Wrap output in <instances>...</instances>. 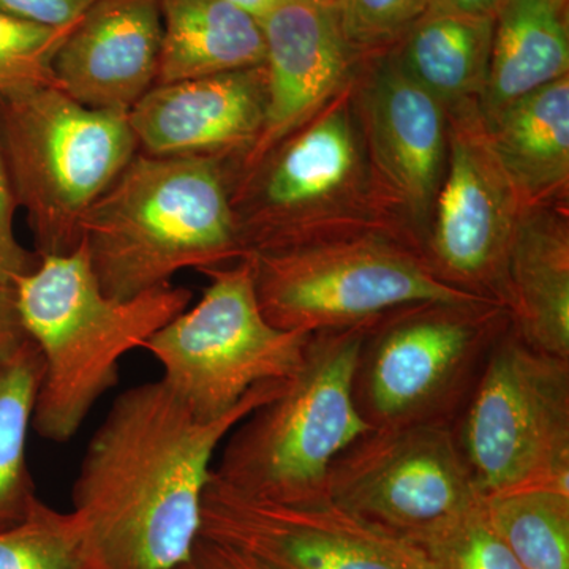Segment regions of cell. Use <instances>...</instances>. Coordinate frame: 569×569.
Returning <instances> with one entry per match:
<instances>
[{"label": "cell", "instance_id": "44dd1931", "mask_svg": "<svg viewBox=\"0 0 569 569\" xmlns=\"http://www.w3.org/2000/svg\"><path fill=\"white\" fill-rule=\"evenodd\" d=\"M162 48L156 86L263 66L260 18L228 0H160Z\"/></svg>", "mask_w": 569, "mask_h": 569}, {"label": "cell", "instance_id": "8992f818", "mask_svg": "<svg viewBox=\"0 0 569 569\" xmlns=\"http://www.w3.org/2000/svg\"><path fill=\"white\" fill-rule=\"evenodd\" d=\"M0 149L39 257L78 249L82 217L140 151L127 112L52 86L0 103Z\"/></svg>", "mask_w": 569, "mask_h": 569}, {"label": "cell", "instance_id": "484cf974", "mask_svg": "<svg viewBox=\"0 0 569 569\" xmlns=\"http://www.w3.org/2000/svg\"><path fill=\"white\" fill-rule=\"evenodd\" d=\"M73 29H52L0 10V103L59 88L54 59Z\"/></svg>", "mask_w": 569, "mask_h": 569}, {"label": "cell", "instance_id": "f546056e", "mask_svg": "<svg viewBox=\"0 0 569 569\" xmlns=\"http://www.w3.org/2000/svg\"><path fill=\"white\" fill-rule=\"evenodd\" d=\"M97 0H0V10L52 29H73Z\"/></svg>", "mask_w": 569, "mask_h": 569}, {"label": "cell", "instance_id": "d4e9b609", "mask_svg": "<svg viewBox=\"0 0 569 569\" xmlns=\"http://www.w3.org/2000/svg\"><path fill=\"white\" fill-rule=\"evenodd\" d=\"M0 569H110L77 511L37 498L21 522L0 531Z\"/></svg>", "mask_w": 569, "mask_h": 569}, {"label": "cell", "instance_id": "7a4b0ae2", "mask_svg": "<svg viewBox=\"0 0 569 569\" xmlns=\"http://www.w3.org/2000/svg\"><path fill=\"white\" fill-rule=\"evenodd\" d=\"M231 189L224 160L134 153L81 220L80 244L103 293L130 299L183 269L244 258Z\"/></svg>", "mask_w": 569, "mask_h": 569}, {"label": "cell", "instance_id": "9c48e42d", "mask_svg": "<svg viewBox=\"0 0 569 569\" xmlns=\"http://www.w3.org/2000/svg\"><path fill=\"white\" fill-rule=\"evenodd\" d=\"M200 272L209 277L200 301L159 329L142 350L162 367L164 387L194 417L212 421L258 385L293 377L312 335L284 331L264 317L249 258Z\"/></svg>", "mask_w": 569, "mask_h": 569}, {"label": "cell", "instance_id": "836d02e7", "mask_svg": "<svg viewBox=\"0 0 569 569\" xmlns=\"http://www.w3.org/2000/svg\"><path fill=\"white\" fill-rule=\"evenodd\" d=\"M228 2L236 3V6L249 11L260 20L276 6L274 0H228Z\"/></svg>", "mask_w": 569, "mask_h": 569}, {"label": "cell", "instance_id": "d590c367", "mask_svg": "<svg viewBox=\"0 0 569 569\" xmlns=\"http://www.w3.org/2000/svg\"><path fill=\"white\" fill-rule=\"evenodd\" d=\"M176 569H192V568H190V563H187V565H183V567H179Z\"/></svg>", "mask_w": 569, "mask_h": 569}, {"label": "cell", "instance_id": "e0dca14e", "mask_svg": "<svg viewBox=\"0 0 569 569\" xmlns=\"http://www.w3.org/2000/svg\"><path fill=\"white\" fill-rule=\"evenodd\" d=\"M160 0H97L54 59L59 89L92 110L127 112L159 73Z\"/></svg>", "mask_w": 569, "mask_h": 569}, {"label": "cell", "instance_id": "7402d4cb", "mask_svg": "<svg viewBox=\"0 0 569 569\" xmlns=\"http://www.w3.org/2000/svg\"><path fill=\"white\" fill-rule=\"evenodd\" d=\"M492 32L493 17L433 3L391 54L438 102L456 107L481 99Z\"/></svg>", "mask_w": 569, "mask_h": 569}, {"label": "cell", "instance_id": "4dcf8cb0", "mask_svg": "<svg viewBox=\"0 0 569 569\" xmlns=\"http://www.w3.org/2000/svg\"><path fill=\"white\" fill-rule=\"evenodd\" d=\"M192 569H269L241 550L200 537L190 557Z\"/></svg>", "mask_w": 569, "mask_h": 569}, {"label": "cell", "instance_id": "ffe728a7", "mask_svg": "<svg viewBox=\"0 0 569 569\" xmlns=\"http://www.w3.org/2000/svg\"><path fill=\"white\" fill-rule=\"evenodd\" d=\"M568 0H501L493 14L488 80L479 99L490 116L568 77Z\"/></svg>", "mask_w": 569, "mask_h": 569}, {"label": "cell", "instance_id": "d6a6232c", "mask_svg": "<svg viewBox=\"0 0 569 569\" xmlns=\"http://www.w3.org/2000/svg\"><path fill=\"white\" fill-rule=\"evenodd\" d=\"M500 2L501 0H436L433 3L448 7V9L463 11V13L493 17Z\"/></svg>", "mask_w": 569, "mask_h": 569}, {"label": "cell", "instance_id": "ac0fdd59", "mask_svg": "<svg viewBox=\"0 0 569 569\" xmlns=\"http://www.w3.org/2000/svg\"><path fill=\"white\" fill-rule=\"evenodd\" d=\"M505 307L523 343L569 361V227L560 208L520 213L505 266Z\"/></svg>", "mask_w": 569, "mask_h": 569}, {"label": "cell", "instance_id": "52a82bcc", "mask_svg": "<svg viewBox=\"0 0 569 569\" xmlns=\"http://www.w3.org/2000/svg\"><path fill=\"white\" fill-rule=\"evenodd\" d=\"M498 302H421L367 328L353 380L356 408L372 429L452 426L508 331Z\"/></svg>", "mask_w": 569, "mask_h": 569}, {"label": "cell", "instance_id": "603a6c76", "mask_svg": "<svg viewBox=\"0 0 569 569\" xmlns=\"http://www.w3.org/2000/svg\"><path fill=\"white\" fill-rule=\"evenodd\" d=\"M41 373V355L31 339L0 359V531L21 522L39 498L28 462V438Z\"/></svg>", "mask_w": 569, "mask_h": 569}, {"label": "cell", "instance_id": "1f68e13d", "mask_svg": "<svg viewBox=\"0 0 569 569\" xmlns=\"http://www.w3.org/2000/svg\"><path fill=\"white\" fill-rule=\"evenodd\" d=\"M28 339L18 313L13 287L0 283V359L13 353Z\"/></svg>", "mask_w": 569, "mask_h": 569}, {"label": "cell", "instance_id": "4316f807", "mask_svg": "<svg viewBox=\"0 0 569 569\" xmlns=\"http://www.w3.org/2000/svg\"><path fill=\"white\" fill-rule=\"evenodd\" d=\"M436 0H335L340 28L361 56L395 50Z\"/></svg>", "mask_w": 569, "mask_h": 569}, {"label": "cell", "instance_id": "e575fe53", "mask_svg": "<svg viewBox=\"0 0 569 569\" xmlns=\"http://www.w3.org/2000/svg\"><path fill=\"white\" fill-rule=\"evenodd\" d=\"M274 3H325V6H335V0H274Z\"/></svg>", "mask_w": 569, "mask_h": 569}, {"label": "cell", "instance_id": "5b68a950", "mask_svg": "<svg viewBox=\"0 0 569 569\" xmlns=\"http://www.w3.org/2000/svg\"><path fill=\"white\" fill-rule=\"evenodd\" d=\"M369 325L313 332L305 361L282 391L224 438L213 463L220 481L279 503L328 497L329 467L372 430L353 397L356 362Z\"/></svg>", "mask_w": 569, "mask_h": 569}, {"label": "cell", "instance_id": "3957f363", "mask_svg": "<svg viewBox=\"0 0 569 569\" xmlns=\"http://www.w3.org/2000/svg\"><path fill=\"white\" fill-rule=\"evenodd\" d=\"M13 291L22 328L43 365L32 429L52 443L77 436L97 402L119 383L123 356L144 348L193 298L173 283L130 299L111 298L81 244L70 253L40 257Z\"/></svg>", "mask_w": 569, "mask_h": 569}, {"label": "cell", "instance_id": "d6986e66", "mask_svg": "<svg viewBox=\"0 0 569 569\" xmlns=\"http://www.w3.org/2000/svg\"><path fill=\"white\" fill-rule=\"evenodd\" d=\"M482 121L490 148L526 208L553 206L567 197L569 77L482 116Z\"/></svg>", "mask_w": 569, "mask_h": 569}, {"label": "cell", "instance_id": "6da1fadb", "mask_svg": "<svg viewBox=\"0 0 569 569\" xmlns=\"http://www.w3.org/2000/svg\"><path fill=\"white\" fill-rule=\"evenodd\" d=\"M284 381L258 385L212 421L194 417L160 380L118 396L89 440L71 489V509L88 523L108 568L189 563L224 438L274 399Z\"/></svg>", "mask_w": 569, "mask_h": 569}, {"label": "cell", "instance_id": "4fadbf2b", "mask_svg": "<svg viewBox=\"0 0 569 569\" xmlns=\"http://www.w3.org/2000/svg\"><path fill=\"white\" fill-rule=\"evenodd\" d=\"M473 102L452 111L448 170L425 254L445 282L505 307V266L526 206L490 148Z\"/></svg>", "mask_w": 569, "mask_h": 569}, {"label": "cell", "instance_id": "83f0119b", "mask_svg": "<svg viewBox=\"0 0 569 569\" xmlns=\"http://www.w3.org/2000/svg\"><path fill=\"white\" fill-rule=\"evenodd\" d=\"M422 548L437 569H523L490 526L485 501Z\"/></svg>", "mask_w": 569, "mask_h": 569}, {"label": "cell", "instance_id": "277c9868", "mask_svg": "<svg viewBox=\"0 0 569 569\" xmlns=\"http://www.w3.org/2000/svg\"><path fill=\"white\" fill-rule=\"evenodd\" d=\"M246 258L264 317L284 331L369 325L421 302H497L441 280L417 236L387 217L318 224L291 244Z\"/></svg>", "mask_w": 569, "mask_h": 569}, {"label": "cell", "instance_id": "8fae6325", "mask_svg": "<svg viewBox=\"0 0 569 569\" xmlns=\"http://www.w3.org/2000/svg\"><path fill=\"white\" fill-rule=\"evenodd\" d=\"M200 537L269 569H437L417 542L367 522L329 497L279 503L247 496L213 475L201 505Z\"/></svg>", "mask_w": 569, "mask_h": 569}, {"label": "cell", "instance_id": "7c38bea8", "mask_svg": "<svg viewBox=\"0 0 569 569\" xmlns=\"http://www.w3.org/2000/svg\"><path fill=\"white\" fill-rule=\"evenodd\" d=\"M347 86L312 121L280 142L257 167L233 178L231 203L244 257L280 249L343 213L361 183V153Z\"/></svg>", "mask_w": 569, "mask_h": 569}, {"label": "cell", "instance_id": "5bb4252c", "mask_svg": "<svg viewBox=\"0 0 569 569\" xmlns=\"http://www.w3.org/2000/svg\"><path fill=\"white\" fill-rule=\"evenodd\" d=\"M359 108L373 206L400 213V222L417 234L443 178L445 107L389 54L367 80Z\"/></svg>", "mask_w": 569, "mask_h": 569}, {"label": "cell", "instance_id": "ba28073f", "mask_svg": "<svg viewBox=\"0 0 569 569\" xmlns=\"http://www.w3.org/2000/svg\"><path fill=\"white\" fill-rule=\"evenodd\" d=\"M452 429L482 501L569 492V361L539 353L509 326Z\"/></svg>", "mask_w": 569, "mask_h": 569}, {"label": "cell", "instance_id": "30bf717a", "mask_svg": "<svg viewBox=\"0 0 569 569\" xmlns=\"http://www.w3.org/2000/svg\"><path fill=\"white\" fill-rule=\"evenodd\" d=\"M339 507L425 546L481 503L452 426L372 429L331 463Z\"/></svg>", "mask_w": 569, "mask_h": 569}, {"label": "cell", "instance_id": "2e32d148", "mask_svg": "<svg viewBox=\"0 0 569 569\" xmlns=\"http://www.w3.org/2000/svg\"><path fill=\"white\" fill-rule=\"evenodd\" d=\"M264 67L153 86L129 111L140 152L212 157L233 163L252 151L264 121Z\"/></svg>", "mask_w": 569, "mask_h": 569}, {"label": "cell", "instance_id": "9a60e30c", "mask_svg": "<svg viewBox=\"0 0 569 569\" xmlns=\"http://www.w3.org/2000/svg\"><path fill=\"white\" fill-rule=\"evenodd\" d=\"M266 41L264 121L233 178L257 167L280 142L312 121L350 84L356 61L335 6L276 3L261 18Z\"/></svg>", "mask_w": 569, "mask_h": 569}, {"label": "cell", "instance_id": "cb8c5ba5", "mask_svg": "<svg viewBox=\"0 0 569 569\" xmlns=\"http://www.w3.org/2000/svg\"><path fill=\"white\" fill-rule=\"evenodd\" d=\"M490 526L523 569H569V492L523 490L485 500Z\"/></svg>", "mask_w": 569, "mask_h": 569}, {"label": "cell", "instance_id": "f1b7e54d", "mask_svg": "<svg viewBox=\"0 0 569 569\" xmlns=\"http://www.w3.org/2000/svg\"><path fill=\"white\" fill-rule=\"evenodd\" d=\"M18 201L14 197L9 168L0 149V283L17 282L20 277L31 272L39 264V254L28 252L14 233V212Z\"/></svg>", "mask_w": 569, "mask_h": 569}]
</instances>
